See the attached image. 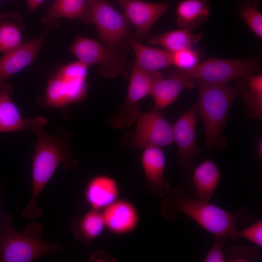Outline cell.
<instances>
[{
	"mask_svg": "<svg viewBox=\"0 0 262 262\" xmlns=\"http://www.w3.org/2000/svg\"><path fill=\"white\" fill-rule=\"evenodd\" d=\"M28 130L36 136L35 153L32 157V193L28 204L21 212L24 218L33 220L42 216L44 211L36 203L37 199L61 164L68 170L77 164L69 150L71 132L62 127L55 134L46 132L44 128L48 124L42 116L26 118Z\"/></svg>",
	"mask_w": 262,
	"mask_h": 262,
	"instance_id": "1",
	"label": "cell"
},
{
	"mask_svg": "<svg viewBox=\"0 0 262 262\" xmlns=\"http://www.w3.org/2000/svg\"><path fill=\"white\" fill-rule=\"evenodd\" d=\"M168 194L160 208L164 217L174 221L183 214L214 236L236 240L239 238L238 224H247L250 220L248 210L245 207L231 212L196 197L181 186L175 187Z\"/></svg>",
	"mask_w": 262,
	"mask_h": 262,
	"instance_id": "2",
	"label": "cell"
},
{
	"mask_svg": "<svg viewBox=\"0 0 262 262\" xmlns=\"http://www.w3.org/2000/svg\"><path fill=\"white\" fill-rule=\"evenodd\" d=\"M245 81L231 86L197 82V112L203 126L205 146L209 150L222 151L227 147L222 132L233 101L246 86Z\"/></svg>",
	"mask_w": 262,
	"mask_h": 262,
	"instance_id": "3",
	"label": "cell"
},
{
	"mask_svg": "<svg viewBox=\"0 0 262 262\" xmlns=\"http://www.w3.org/2000/svg\"><path fill=\"white\" fill-rule=\"evenodd\" d=\"M12 217L5 214L0 225V262H30L43 256L61 251L60 244L47 242L42 238L44 225L33 221L19 232L12 225Z\"/></svg>",
	"mask_w": 262,
	"mask_h": 262,
	"instance_id": "4",
	"label": "cell"
},
{
	"mask_svg": "<svg viewBox=\"0 0 262 262\" xmlns=\"http://www.w3.org/2000/svg\"><path fill=\"white\" fill-rule=\"evenodd\" d=\"M88 68L77 60L53 71L48 79L44 104L60 108L83 100L87 93Z\"/></svg>",
	"mask_w": 262,
	"mask_h": 262,
	"instance_id": "5",
	"label": "cell"
},
{
	"mask_svg": "<svg viewBox=\"0 0 262 262\" xmlns=\"http://www.w3.org/2000/svg\"><path fill=\"white\" fill-rule=\"evenodd\" d=\"M86 25L94 24L98 39L111 47L129 49L128 40L131 24L124 14L104 0H88L82 19Z\"/></svg>",
	"mask_w": 262,
	"mask_h": 262,
	"instance_id": "6",
	"label": "cell"
},
{
	"mask_svg": "<svg viewBox=\"0 0 262 262\" xmlns=\"http://www.w3.org/2000/svg\"><path fill=\"white\" fill-rule=\"evenodd\" d=\"M68 49L88 67L98 65L100 76L112 78L126 74V55L129 49L111 47L82 36H78Z\"/></svg>",
	"mask_w": 262,
	"mask_h": 262,
	"instance_id": "7",
	"label": "cell"
},
{
	"mask_svg": "<svg viewBox=\"0 0 262 262\" xmlns=\"http://www.w3.org/2000/svg\"><path fill=\"white\" fill-rule=\"evenodd\" d=\"M181 71L197 82L227 85L232 80L259 74L260 67L256 60L252 59L212 58L198 63L190 69Z\"/></svg>",
	"mask_w": 262,
	"mask_h": 262,
	"instance_id": "8",
	"label": "cell"
},
{
	"mask_svg": "<svg viewBox=\"0 0 262 262\" xmlns=\"http://www.w3.org/2000/svg\"><path fill=\"white\" fill-rule=\"evenodd\" d=\"M132 142L135 148L148 146L163 147L173 142L172 126L165 119L161 110H153L139 115Z\"/></svg>",
	"mask_w": 262,
	"mask_h": 262,
	"instance_id": "9",
	"label": "cell"
},
{
	"mask_svg": "<svg viewBox=\"0 0 262 262\" xmlns=\"http://www.w3.org/2000/svg\"><path fill=\"white\" fill-rule=\"evenodd\" d=\"M197 103L182 114L172 126L173 139L177 145V156L181 167L191 171L198 151L196 139Z\"/></svg>",
	"mask_w": 262,
	"mask_h": 262,
	"instance_id": "10",
	"label": "cell"
},
{
	"mask_svg": "<svg viewBox=\"0 0 262 262\" xmlns=\"http://www.w3.org/2000/svg\"><path fill=\"white\" fill-rule=\"evenodd\" d=\"M117 2L135 29L133 37L141 43L149 37L151 27L164 13L168 6L167 2L141 0H119Z\"/></svg>",
	"mask_w": 262,
	"mask_h": 262,
	"instance_id": "11",
	"label": "cell"
},
{
	"mask_svg": "<svg viewBox=\"0 0 262 262\" xmlns=\"http://www.w3.org/2000/svg\"><path fill=\"white\" fill-rule=\"evenodd\" d=\"M197 82L182 71L177 69L167 78L161 73L154 81L150 93L154 108L162 110L173 103L184 89H193Z\"/></svg>",
	"mask_w": 262,
	"mask_h": 262,
	"instance_id": "12",
	"label": "cell"
},
{
	"mask_svg": "<svg viewBox=\"0 0 262 262\" xmlns=\"http://www.w3.org/2000/svg\"><path fill=\"white\" fill-rule=\"evenodd\" d=\"M46 36L43 33L3 54L0 57V83L35 62Z\"/></svg>",
	"mask_w": 262,
	"mask_h": 262,
	"instance_id": "13",
	"label": "cell"
},
{
	"mask_svg": "<svg viewBox=\"0 0 262 262\" xmlns=\"http://www.w3.org/2000/svg\"><path fill=\"white\" fill-rule=\"evenodd\" d=\"M141 164L149 193L159 197L168 194L171 186L164 178L166 158L162 147L157 146L145 147L141 157Z\"/></svg>",
	"mask_w": 262,
	"mask_h": 262,
	"instance_id": "14",
	"label": "cell"
},
{
	"mask_svg": "<svg viewBox=\"0 0 262 262\" xmlns=\"http://www.w3.org/2000/svg\"><path fill=\"white\" fill-rule=\"evenodd\" d=\"M101 212L106 229L113 234H127L134 231L138 225V211L127 200L118 199Z\"/></svg>",
	"mask_w": 262,
	"mask_h": 262,
	"instance_id": "15",
	"label": "cell"
},
{
	"mask_svg": "<svg viewBox=\"0 0 262 262\" xmlns=\"http://www.w3.org/2000/svg\"><path fill=\"white\" fill-rule=\"evenodd\" d=\"M160 73L159 71H147L134 61L127 98L120 109L128 114L139 113L138 102L150 95L153 83Z\"/></svg>",
	"mask_w": 262,
	"mask_h": 262,
	"instance_id": "16",
	"label": "cell"
},
{
	"mask_svg": "<svg viewBox=\"0 0 262 262\" xmlns=\"http://www.w3.org/2000/svg\"><path fill=\"white\" fill-rule=\"evenodd\" d=\"M119 194V185L114 179L99 175L89 180L84 196L90 209L101 211L118 199Z\"/></svg>",
	"mask_w": 262,
	"mask_h": 262,
	"instance_id": "17",
	"label": "cell"
},
{
	"mask_svg": "<svg viewBox=\"0 0 262 262\" xmlns=\"http://www.w3.org/2000/svg\"><path fill=\"white\" fill-rule=\"evenodd\" d=\"M220 177L219 169L213 160L208 159L201 162L193 170L195 196L210 201L215 194Z\"/></svg>",
	"mask_w": 262,
	"mask_h": 262,
	"instance_id": "18",
	"label": "cell"
},
{
	"mask_svg": "<svg viewBox=\"0 0 262 262\" xmlns=\"http://www.w3.org/2000/svg\"><path fill=\"white\" fill-rule=\"evenodd\" d=\"M210 11L209 0H181L176 8V24L192 32L206 21Z\"/></svg>",
	"mask_w": 262,
	"mask_h": 262,
	"instance_id": "19",
	"label": "cell"
},
{
	"mask_svg": "<svg viewBox=\"0 0 262 262\" xmlns=\"http://www.w3.org/2000/svg\"><path fill=\"white\" fill-rule=\"evenodd\" d=\"M12 88L6 82L0 83V132L28 130L23 118L11 99Z\"/></svg>",
	"mask_w": 262,
	"mask_h": 262,
	"instance_id": "20",
	"label": "cell"
},
{
	"mask_svg": "<svg viewBox=\"0 0 262 262\" xmlns=\"http://www.w3.org/2000/svg\"><path fill=\"white\" fill-rule=\"evenodd\" d=\"M128 44L136 56L135 61L144 69L158 71L171 65V53L164 49L146 46L136 40L131 35Z\"/></svg>",
	"mask_w": 262,
	"mask_h": 262,
	"instance_id": "21",
	"label": "cell"
},
{
	"mask_svg": "<svg viewBox=\"0 0 262 262\" xmlns=\"http://www.w3.org/2000/svg\"><path fill=\"white\" fill-rule=\"evenodd\" d=\"M25 28L20 14L5 12L0 14V53L4 54L23 42Z\"/></svg>",
	"mask_w": 262,
	"mask_h": 262,
	"instance_id": "22",
	"label": "cell"
},
{
	"mask_svg": "<svg viewBox=\"0 0 262 262\" xmlns=\"http://www.w3.org/2000/svg\"><path fill=\"white\" fill-rule=\"evenodd\" d=\"M71 229L83 244L99 237L106 229L101 211L90 209L82 216L76 217L71 223Z\"/></svg>",
	"mask_w": 262,
	"mask_h": 262,
	"instance_id": "23",
	"label": "cell"
},
{
	"mask_svg": "<svg viewBox=\"0 0 262 262\" xmlns=\"http://www.w3.org/2000/svg\"><path fill=\"white\" fill-rule=\"evenodd\" d=\"M203 37L202 33L195 34L189 30L180 28L151 36L148 40L149 44L159 46L164 49L173 53L191 48Z\"/></svg>",
	"mask_w": 262,
	"mask_h": 262,
	"instance_id": "24",
	"label": "cell"
},
{
	"mask_svg": "<svg viewBox=\"0 0 262 262\" xmlns=\"http://www.w3.org/2000/svg\"><path fill=\"white\" fill-rule=\"evenodd\" d=\"M88 0H55L41 20L43 24L53 23L59 18L82 20Z\"/></svg>",
	"mask_w": 262,
	"mask_h": 262,
	"instance_id": "25",
	"label": "cell"
},
{
	"mask_svg": "<svg viewBox=\"0 0 262 262\" xmlns=\"http://www.w3.org/2000/svg\"><path fill=\"white\" fill-rule=\"evenodd\" d=\"M246 86L242 90L241 96L246 105L248 117L261 120L262 119V76L253 74L244 78Z\"/></svg>",
	"mask_w": 262,
	"mask_h": 262,
	"instance_id": "26",
	"label": "cell"
},
{
	"mask_svg": "<svg viewBox=\"0 0 262 262\" xmlns=\"http://www.w3.org/2000/svg\"><path fill=\"white\" fill-rule=\"evenodd\" d=\"M239 15L253 33L262 38V14L258 10L255 0H248L243 3L240 6Z\"/></svg>",
	"mask_w": 262,
	"mask_h": 262,
	"instance_id": "27",
	"label": "cell"
},
{
	"mask_svg": "<svg viewBox=\"0 0 262 262\" xmlns=\"http://www.w3.org/2000/svg\"><path fill=\"white\" fill-rule=\"evenodd\" d=\"M224 254L226 262H252L259 257L255 247L241 245L228 247L224 250Z\"/></svg>",
	"mask_w": 262,
	"mask_h": 262,
	"instance_id": "28",
	"label": "cell"
},
{
	"mask_svg": "<svg viewBox=\"0 0 262 262\" xmlns=\"http://www.w3.org/2000/svg\"><path fill=\"white\" fill-rule=\"evenodd\" d=\"M199 58L196 50L189 48L171 53V65L178 69L187 70L199 63Z\"/></svg>",
	"mask_w": 262,
	"mask_h": 262,
	"instance_id": "29",
	"label": "cell"
},
{
	"mask_svg": "<svg viewBox=\"0 0 262 262\" xmlns=\"http://www.w3.org/2000/svg\"><path fill=\"white\" fill-rule=\"evenodd\" d=\"M212 247L206 254L204 262H226L224 246L228 238L224 236H216Z\"/></svg>",
	"mask_w": 262,
	"mask_h": 262,
	"instance_id": "30",
	"label": "cell"
},
{
	"mask_svg": "<svg viewBox=\"0 0 262 262\" xmlns=\"http://www.w3.org/2000/svg\"><path fill=\"white\" fill-rule=\"evenodd\" d=\"M239 237L244 238L259 247L262 246V220H259L238 231Z\"/></svg>",
	"mask_w": 262,
	"mask_h": 262,
	"instance_id": "31",
	"label": "cell"
},
{
	"mask_svg": "<svg viewBox=\"0 0 262 262\" xmlns=\"http://www.w3.org/2000/svg\"><path fill=\"white\" fill-rule=\"evenodd\" d=\"M28 10L32 12L38 7L44 0H26Z\"/></svg>",
	"mask_w": 262,
	"mask_h": 262,
	"instance_id": "32",
	"label": "cell"
},
{
	"mask_svg": "<svg viewBox=\"0 0 262 262\" xmlns=\"http://www.w3.org/2000/svg\"><path fill=\"white\" fill-rule=\"evenodd\" d=\"M256 153L260 160H262V139L261 137L258 141L256 147Z\"/></svg>",
	"mask_w": 262,
	"mask_h": 262,
	"instance_id": "33",
	"label": "cell"
},
{
	"mask_svg": "<svg viewBox=\"0 0 262 262\" xmlns=\"http://www.w3.org/2000/svg\"><path fill=\"white\" fill-rule=\"evenodd\" d=\"M0 189H1V185L0 183ZM1 219L0 218V225L1 224Z\"/></svg>",
	"mask_w": 262,
	"mask_h": 262,
	"instance_id": "34",
	"label": "cell"
},
{
	"mask_svg": "<svg viewBox=\"0 0 262 262\" xmlns=\"http://www.w3.org/2000/svg\"><path fill=\"white\" fill-rule=\"evenodd\" d=\"M116 0V1H118L119 0Z\"/></svg>",
	"mask_w": 262,
	"mask_h": 262,
	"instance_id": "35",
	"label": "cell"
},
{
	"mask_svg": "<svg viewBox=\"0 0 262 262\" xmlns=\"http://www.w3.org/2000/svg\"><path fill=\"white\" fill-rule=\"evenodd\" d=\"M2 0H0V2Z\"/></svg>",
	"mask_w": 262,
	"mask_h": 262,
	"instance_id": "36",
	"label": "cell"
}]
</instances>
